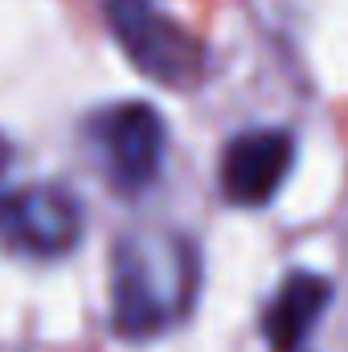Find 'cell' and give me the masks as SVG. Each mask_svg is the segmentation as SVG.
<instances>
[{"mask_svg": "<svg viewBox=\"0 0 348 352\" xmlns=\"http://www.w3.org/2000/svg\"><path fill=\"white\" fill-rule=\"evenodd\" d=\"M0 238L12 250L58 258L83 242V205L62 184H29L0 192Z\"/></svg>", "mask_w": 348, "mask_h": 352, "instance_id": "4", "label": "cell"}, {"mask_svg": "<svg viewBox=\"0 0 348 352\" xmlns=\"http://www.w3.org/2000/svg\"><path fill=\"white\" fill-rule=\"evenodd\" d=\"M87 140L102 176L119 192H144L164 168L168 131L152 102H111L94 111L87 119Z\"/></svg>", "mask_w": 348, "mask_h": 352, "instance_id": "3", "label": "cell"}, {"mask_svg": "<svg viewBox=\"0 0 348 352\" xmlns=\"http://www.w3.org/2000/svg\"><path fill=\"white\" fill-rule=\"evenodd\" d=\"M332 303V283L316 270H291L262 311V336L270 352H303L316 324Z\"/></svg>", "mask_w": 348, "mask_h": 352, "instance_id": "6", "label": "cell"}, {"mask_svg": "<svg viewBox=\"0 0 348 352\" xmlns=\"http://www.w3.org/2000/svg\"><path fill=\"white\" fill-rule=\"evenodd\" d=\"M107 25L127 62L160 87L193 90L209 70L205 45L156 0H107Z\"/></svg>", "mask_w": 348, "mask_h": 352, "instance_id": "2", "label": "cell"}, {"mask_svg": "<svg viewBox=\"0 0 348 352\" xmlns=\"http://www.w3.org/2000/svg\"><path fill=\"white\" fill-rule=\"evenodd\" d=\"M201 287L197 242L176 230H135L111 254V328L123 340H152L193 311Z\"/></svg>", "mask_w": 348, "mask_h": 352, "instance_id": "1", "label": "cell"}, {"mask_svg": "<svg viewBox=\"0 0 348 352\" xmlns=\"http://www.w3.org/2000/svg\"><path fill=\"white\" fill-rule=\"evenodd\" d=\"M291 168H295V135L287 127H254L226 144L217 164V184L230 205L259 209L274 201Z\"/></svg>", "mask_w": 348, "mask_h": 352, "instance_id": "5", "label": "cell"}]
</instances>
